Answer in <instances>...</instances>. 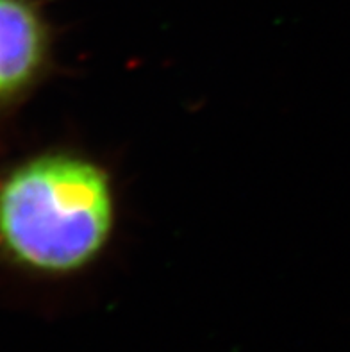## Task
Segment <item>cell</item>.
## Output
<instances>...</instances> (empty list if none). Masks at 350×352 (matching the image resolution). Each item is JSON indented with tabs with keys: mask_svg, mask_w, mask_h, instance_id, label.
Returning a JSON list of instances; mask_svg holds the SVG:
<instances>
[{
	"mask_svg": "<svg viewBox=\"0 0 350 352\" xmlns=\"http://www.w3.org/2000/svg\"><path fill=\"white\" fill-rule=\"evenodd\" d=\"M49 27L31 0H0V106L34 85L49 61Z\"/></svg>",
	"mask_w": 350,
	"mask_h": 352,
	"instance_id": "obj_2",
	"label": "cell"
},
{
	"mask_svg": "<svg viewBox=\"0 0 350 352\" xmlns=\"http://www.w3.org/2000/svg\"><path fill=\"white\" fill-rule=\"evenodd\" d=\"M111 177L70 152L32 157L0 181V250L41 276H70L102 254L115 231Z\"/></svg>",
	"mask_w": 350,
	"mask_h": 352,
	"instance_id": "obj_1",
	"label": "cell"
}]
</instances>
